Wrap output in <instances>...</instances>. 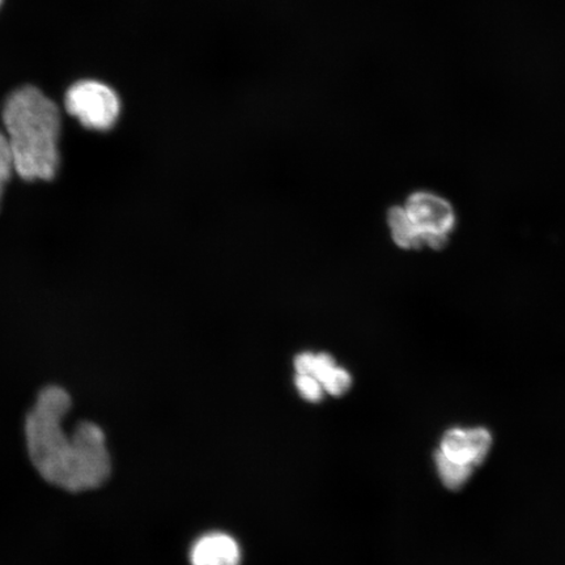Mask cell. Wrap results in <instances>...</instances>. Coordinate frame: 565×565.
<instances>
[{"instance_id": "6da1fadb", "label": "cell", "mask_w": 565, "mask_h": 565, "mask_svg": "<svg viewBox=\"0 0 565 565\" xmlns=\"http://www.w3.org/2000/svg\"><path fill=\"white\" fill-rule=\"evenodd\" d=\"M71 407L65 387L42 388L25 419L28 455L39 475L61 490L100 489L113 470L104 430L94 422H79L68 434L65 420Z\"/></svg>"}, {"instance_id": "7a4b0ae2", "label": "cell", "mask_w": 565, "mask_h": 565, "mask_svg": "<svg viewBox=\"0 0 565 565\" xmlns=\"http://www.w3.org/2000/svg\"><path fill=\"white\" fill-rule=\"evenodd\" d=\"M15 172L25 181H51L60 168L61 111L34 87L20 88L3 108Z\"/></svg>"}, {"instance_id": "3957f363", "label": "cell", "mask_w": 565, "mask_h": 565, "mask_svg": "<svg viewBox=\"0 0 565 565\" xmlns=\"http://www.w3.org/2000/svg\"><path fill=\"white\" fill-rule=\"evenodd\" d=\"M65 106L70 116L96 131L110 130L121 113V102L116 90L96 81H82L71 86Z\"/></svg>"}, {"instance_id": "277c9868", "label": "cell", "mask_w": 565, "mask_h": 565, "mask_svg": "<svg viewBox=\"0 0 565 565\" xmlns=\"http://www.w3.org/2000/svg\"><path fill=\"white\" fill-rule=\"evenodd\" d=\"M402 207L413 224L422 247L439 249L448 242L456 215L447 200L434 193L416 192L407 198Z\"/></svg>"}, {"instance_id": "5b68a950", "label": "cell", "mask_w": 565, "mask_h": 565, "mask_svg": "<svg viewBox=\"0 0 565 565\" xmlns=\"http://www.w3.org/2000/svg\"><path fill=\"white\" fill-rule=\"evenodd\" d=\"M491 447L492 435L489 429L455 427L444 434L437 450L450 461L475 469L484 462Z\"/></svg>"}, {"instance_id": "8992f818", "label": "cell", "mask_w": 565, "mask_h": 565, "mask_svg": "<svg viewBox=\"0 0 565 565\" xmlns=\"http://www.w3.org/2000/svg\"><path fill=\"white\" fill-rule=\"evenodd\" d=\"M242 548L233 536L210 533L201 536L190 550L192 565H242Z\"/></svg>"}, {"instance_id": "52a82bcc", "label": "cell", "mask_w": 565, "mask_h": 565, "mask_svg": "<svg viewBox=\"0 0 565 565\" xmlns=\"http://www.w3.org/2000/svg\"><path fill=\"white\" fill-rule=\"evenodd\" d=\"M387 227L391 230L393 242L402 249H419L422 247L413 224L409 223L404 207L395 206L387 212Z\"/></svg>"}, {"instance_id": "ba28073f", "label": "cell", "mask_w": 565, "mask_h": 565, "mask_svg": "<svg viewBox=\"0 0 565 565\" xmlns=\"http://www.w3.org/2000/svg\"><path fill=\"white\" fill-rule=\"evenodd\" d=\"M435 465L437 475L448 490L457 491L469 482L475 469L466 468V466L458 465L444 457L439 450L435 454Z\"/></svg>"}, {"instance_id": "9c48e42d", "label": "cell", "mask_w": 565, "mask_h": 565, "mask_svg": "<svg viewBox=\"0 0 565 565\" xmlns=\"http://www.w3.org/2000/svg\"><path fill=\"white\" fill-rule=\"evenodd\" d=\"M351 385L352 377L350 372L339 365L329 373V376L322 383L324 393L335 395V397H341V395L348 393Z\"/></svg>"}, {"instance_id": "30bf717a", "label": "cell", "mask_w": 565, "mask_h": 565, "mask_svg": "<svg viewBox=\"0 0 565 565\" xmlns=\"http://www.w3.org/2000/svg\"><path fill=\"white\" fill-rule=\"evenodd\" d=\"M295 384L303 399L312 404L322 401L324 391L316 377L309 374H296Z\"/></svg>"}, {"instance_id": "8fae6325", "label": "cell", "mask_w": 565, "mask_h": 565, "mask_svg": "<svg viewBox=\"0 0 565 565\" xmlns=\"http://www.w3.org/2000/svg\"><path fill=\"white\" fill-rule=\"evenodd\" d=\"M13 172H15V164H13L10 140L6 134L0 132V183L6 186Z\"/></svg>"}, {"instance_id": "7c38bea8", "label": "cell", "mask_w": 565, "mask_h": 565, "mask_svg": "<svg viewBox=\"0 0 565 565\" xmlns=\"http://www.w3.org/2000/svg\"><path fill=\"white\" fill-rule=\"evenodd\" d=\"M3 189H4V185H2V183H0V200H2Z\"/></svg>"}, {"instance_id": "4fadbf2b", "label": "cell", "mask_w": 565, "mask_h": 565, "mask_svg": "<svg viewBox=\"0 0 565 565\" xmlns=\"http://www.w3.org/2000/svg\"><path fill=\"white\" fill-rule=\"evenodd\" d=\"M0 4H2V0H0Z\"/></svg>"}]
</instances>
